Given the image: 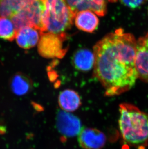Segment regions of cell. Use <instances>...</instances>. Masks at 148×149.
Listing matches in <instances>:
<instances>
[{"label": "cell", "instance_id": "obj_1", "mask_svg": "<svg viewBox=\"0 0 148 149\" xmlns=\"http://www.w3.org/2000/svg\"><path fill=\"white\" fill-rule=\"evenodd\" d=\"M137 41L131 34L118 29L94 47V76L108 97L131 89L138 78L136 67Z\"/></svg>", "mask_w": 148, "mask_h": 149}, {"label": "cell", "instance_id": "obj_2", "mask_svg": "<svg viewBox=\"0 0 148 149\" xmlns=\"http://www.w3.org/2000/svg\"><path fill=\"white\" fill-rule=\"evenodd\" d=\"M119 128L127 147L146 149L148 145V114L133 104L119 105Z\"/></svg>", "mask_w": 148, "mask_h": 149}, {"label": "cell", "instance_id": "obj_3", "mask_svg": "<svg viewBox=\"0 0 148 149\" xmlns=\"http://www.w3.org/2000/svg\"><path fill=\"white\" fill-rule=\"evenodd\" d=\"M46 31L55 34L66 33L71 27L75 15L64 0H45Z\"/></svg>", "mask_w": 148, "mask_h": 149}, {"label": "cell", "instance_id": "obj_4", "mask_svg": "<svg viewBox=\"0 0 148 149\" xmlns=\"http://www.w3.org/2000/svg\"><path fill=\"white\" fill-rule=\"evenodd\" d=\"M66 39V33H43L38 42V51L44 58H61L66 55L67 49L64 47Z\"/></svg>", "mask_w": 148, "mask_h": 149}, {"label": "cell", "instance_id": "obj_5", "mask_svg": "<svg viewBox=\"0 0 148 149\" xmlns=\"http://www.w3.org/2000/svg\"><path fill=\"white\" fill-rule=\"evenodd\" d=\"M78 135V142L83 149H102L106 143L104 134L96 128H83Z\"/></svg>", "mask_w": 148, "mask_h": 149}, {"label": "cell", "instance_id": "obj_6", "mask_svg": "<svg viewBox=\"0 0 148 149\" xmlns=\"http://www.w3.org/2000/svg\"><path fill=\"white\" fill-rule=\"evenodd\" d=\"M56 125L59 132L67 137L78 135L82 130L81 122L78 117L64 111L57 115Z\"/></svg>", "mask_w": 148, "mask_h": 149}, {"label": "cell", "instance_id": "obj_7", "mask_svg": "<svg viewBox=\"0 0 148 149\" xmlns=\"http://www.w3.org/2000/svg\"><path fill=\"white\" fill-rule=\"evenodd\" d=\"M136 67L138 78L148 83V33L137 41Z\"/></svg>", "mask_w": 148, "mask_h": 149}, {"label": "cell", "instance_id": "obj_8", "mask_svg": "<svg viewBox=\"0 0 148 149\" xmlns=\"http://www.w3.org/2000/svg\"><path fill=\"white\" fill-rule=\"evenodd\" d=\"M72 11L76 15L78 12L91 10L99 16L106 12L107 0H64Z\"/></svg>", "mask_w": 148, "mask_h": 149}, {"label": "cell", "instance_id": "obj_9", "mask_svg": "<svg viewBox=\"0 0 148 149\" xmlns=\"http://www.w3.org/2000/svg\"><path fill=\"white\" fill-rule=\"evenodd\" d=\"M41 32L32 27H25L17 31L15 36L17 43L19 47L28 49L37 45L39 42Z\"/></svg>", "mask_w": 148, "mask_h": 149}, {"label": "cell", "instance_id": "obj_10", "mask_svg": "<svg viewBox=\"0 0 148 149\" xmlns=\"http://www.w3.org/2000/svg\"><path fill=\"white\" fill-rule=\"evenodd\" d=\"M74 19L77 28L87 33H93L96 29L99 23L96 14L91 10L78 12Z\"/></svg>", "mask_w": 148, "mask_h": 149}, {"label": "cell", "instance_id": "obj_11", "mask_svg": "<svg viewBox=\"0 0 148 149\" xmlns=\"http://www.w3.org/2000/svg\"><path fill=\"white\" fill-rule=\"evenodd\" d=\"M58 104L63 111L71 113L77 110L82 103L80 95L77 92L67 89L60 93Z\"/></svg>", "mask_w": 148, "mask_h": 149}, {"label": "cell", "instance_id": "obj_12", "mask_svg": "<svg viewBox=\"0 0 148 149\" xmlns=\"http://www.w3.org/2000/svg\"><path fill=\"white\" fill-rule=\"evenodd\" d=\"M32 80L24 73L19 72L14 75L9 81L10 90L15 95L22 96L28 94L32 88Z\"/></svg>", "mask_w": 148, "mask_h": 149}, {"label": "cell", "instance_id": "obj_13", "mask_svg": "<svg viewBox=\"0 0 148 149\" xmlns=\"http://www.w3.org/2000/svg\"><path fill=\"white\" fill-rule=\"evenodd\" d=\"M73 62L76 69L82 72H88L94 66V53L86 49L77 51L73 56Z\"/></svg>", "mask_w": 148, "mask_h": 149}, {"label": "cell", "instance_id": "obj_14", "mask_svg": "<svg viewBox=\"0 0 148 149\" xmlns=\"http://www.w3.org/2000/svg\"><path fill=\"white\" fill-rule=\"evenodd\" d=\"M17 31L11 19L0 17V38L6 41L15 39Z\"/></svg>", "mask_w": 148, "mask_h": 149}, {"label": "cell", "instance_id": "obj_15", "mask_svg": "<svg viewBox=\"0 0 148 149\" xmlns=\"http://www.w3.org/2000/svg\"><path fill=\"white\" fill-rule=\"evenodd\" d=\"M121 1L127 7L136 8L141 6L144 3L145 0H121Z\"/></svg>", "mask_w": 148, "mask_h": 149}, {"label": "cell", "instance_id": "obj_16", "mask_svg": "<svg viewBox=\"0 0 148 149\" xmlns=\"http://www.w3.org/2000/svg\"><path fill=\"white\" fill-rule=\"evenodd\" d=\"M108 1H110V2H111V3H113V2H115L117 0H108Z\"/></svg>", "mask_w": 148, "mask_h": 149}, {"label": "cell", "instance_id": "obj_17", "mask_svg": "<svg viewBox=\"0 0 148 149\" xmlns=\"http://www.w3.org/2000/svg\"></svg>", "mask_w": 148, "mask_h": 149}]
</instances>
